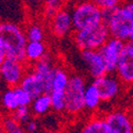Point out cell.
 <instances>
[{
	"instance_id": "cell-1",
	"label": "cell",
	"mask_w": 133,
	"mask_h": 133,
	"mask_svg": "<svg viewBox=\"0 0 133 133\" xmlns=\"http://www.w3.org/2000/svg\"><path fill=\"white\" fill-rule=\"evenodd\" d=\"M26 30L11 21L0 23V48L6 58L26 63V46L28 44Z\"/></svg>"
},
{
	"instance_id": "cell-2",
	"label": "cell",
	"mask_w": 133,
	"mask_h": 133,
	"mask_svg": "<svg viewBox=\"0 0 133 133\" xmlns=\"http://www.w3.org/2000/svg\"><path fill=\"white\" fill-rule=\"evenodd\" d=\"M133 20V6L130 1L119 6L103 11V23L107 25L110 35L120 41H129L130 24Z\"/></svg>"
},
{
	"instance_id": "cell-3",
	"label": "cell",
	"mask_w": 133,
	"mask_h": 133,
	"mask_svg": "<svg viewBox=\"0 0 133 133\" xmlns=\"http://www.w3.org/2000/svg\"><path fill=\"white\" fill-rule=\"evenodd\" d=\"M74 31L91 28L103 23V11L91 0H82L71 11Z\"/></svg>"
},
{
	"instance_id": "cell-4",
	"label": "cell",
	"mask_w": 133,
	"mask_h": 133,
	"mask_svg": "<svg viewBox=\"0 0 133 133\" xmlns=\"http://www.w3.org/2000/svg\"><path fill=\"white\" fill-rule=\"evenodd\" d=\"M110 37L109 29L104 23L91 28L77 30L72 34L75 45L80 50H100Z\"/></svg>"
},
{
	"instance_id": "cell-5",
	"label": "cell",
	"mask_w": 133,
	"mask_h": 133,
	"mask_svg": "<svg viewBox=\"0 0 133 133\" xmlns=\"http://www.w3.org/2000/svg\"><path fill=\"white\" fill-rule=\"evenodd\" d=\"M86 85V80L81 74L70 75L65 92V113L71 116H77L85 110L84 93Z\"/></svg>"
},
{
	"instance_id": "cell-6",
	"label": "cell",
	"mask_w": 133,
	"mask_h": 133,
	"mask_svg": "<svg viewBox=\"0 0 133 133\" xmlns=\"http://www.w3.org/2000/svg\"><path fill=\"white\" fill-rule=\"evenodd\" d=\"M70 74L64 66L57 65L53 76L50 97L52 102V110L58 113L65 112V92L67 88Z\"/></svg>"
},
{
	"instance_id": "cell-7",
	"label": "cell",
	"mask_w": 133,
	"mask_h": 133,
	"mask_svg": "<svg viewBox=\"0 0 133 133\" xmlns=\"http://www.w3.org/2000/svg\"><path fill=\"white\" fill-rule=\"evenodd\" d=\"M93 82L98 87L102 102H110L115 100L119 97L123 92V87L125 86L115 72H108L97 79H94Z\"/></svg>"
},
{
	"instance_id": "cell-8",
	"label": "cell",
	"mask_w": 133,
	"mask_h": 133,
	"mask_svg": "<svg viewBox=\"0 0 133 133\" xmlns=\"http://www.w3.org/2000/svg\"><path fill=\"white\" fill-rule=\"evenodd\" d=\"M26 72L27 66L25 62L15 59L5 58L0 66V79L10 87L18 86Z\"/></svg>"
},
{
	"instance_id": "cell-9",
	"label": "cell",
	"mask_w": 133,
	"mask_h": 133,
	"mask_svg": "<svg viewBox=\"0 0 133 133\" xmlns=\"http://www.w3.org/2000/svg\"><path fill=\"white\" fill-rule=\"evenodd\" d=\"M118 79L125 86L133 85V43L126 42L115 70Z\"/></svg>"
},
{
	"instance_id": "cell-10",
	"label": "cell",
	"mask_w": 133,
	"mask_h": 133,
	"mask_svg": "<svg viewBox=\"0 0 133 133\" xmlns=\"http://www.w3.org/2000/svg\"><path fill=\"white\" fill-rule=\"evenodd\" d=\"M80 58L86 71L93 79H97L108 74L107 64L100 50H81Z\"/></svg>"
},
{
	"instance_id": "cell-11",
	"label": "cell",
	"mask_w": 133,
	"mask_h": 133,
	"mask_svg": "<svg viewBox=\"0 0 133 133\" xmlns=\"http://www.w3.org/2000/svg\"><path fill=\"white\" fill-rule=\"evenodd\" d=\"M49 29L51 34L57 38L67 36L74 30L71 13L64 8L61 9L49 19Z\"/></svg>"
},
{
	"instance_id": "cell-12",
	"label": "cell",
	"mask_w": 133,
	"mask_h": 133,
	"mask_svg": "<svg viewBox=\"0 0 133 133\" xmlns=\"http://www.w3.org/2000/svg\"><path fill=\"white\" fill-rule=\"evenodd\" d=\"M125 43L126 42L124 41H120L118 38L111 36L105 42L104 45L100 48V52L107 64L108 72H115L120 54L125 47Z\"/></svg>"
},
{
	"instance_id": "cell-13",
	"label": "cell",
	"mask_w": 133,
	"mask_h": 133,
	"mask_svg": "<svg viewBox=\"0 0 133 133\" xmlns=\"http://www.w3.org/2000/svg\"><path fill=\"white\" fill-rule=\"evenodd\" d=\"M113 133H133V117L125 110H113L105 116Z\"/></svg>"
},
{
	"instance_id": "cell-14",
	"label": "cell",
	"mask_w": 133,
	"mask_h": 133,
	"mask_svg": "<svg viewBox=\"0 0 133 133\" xmlns=\"http://www.w3.org/2000/svg\"><path fill=\"white\" fill-rule=\"evenodd\" d=\"M55 67H57V65L54 64L53 59L49 53H47L39 61L33 63L31 66V69L42 79L44 85H45V93L49 94L51 91V85H52L53 76L55 72Z\"/></svg>"
},
{
	"instance_id": "cell-15",
	"label": "cell",
	"mask_w": 133,
	"mask_h": 133,
	"mask_svg": "<svg viewBox=\"0 0 133 133\" xmlns=\"http://www.w3.org/2000/svg\"><path fill=\"white\" fill-rule=\"evenodd\" d=\"M19 86L24 88L27 93H29L32 98H35L45 93V85H44L42 79L32 69L25 74Z\"/></svg>"
},
{
	"instance_id": "cell-16",
	"label": "cell",
	"mask_w": 133,
	"mask_h": 133,
	"mask_svg": "<svg viewBox=\"0 0 133 133\" xmlns=\"http://www.w3.org/2000/svg\"><path fill=\"white\" fill-rule=\"evenodd\" d=\"M80 133H113L104 116H94L86 120Z\"/></svg>"
},
{
	"instance_id": "cell-17",
	"label": "cell",
	"mask_w": 133,
	"mask_h": 133,
	"mask_svg": "<svg viewBox=\"0 0 133 133\" xmlns=\"http://www.w3.org/2000/svg\"><path fill=\"white\" fill-rule=\"evenodd\" d=\"M102 102V99L99 93L98 87L94 82L88 83L85 88V93H84V105L85 110L94 112L96 111L99 107H100Z\"/></svg>"
},
{
	"instance_id": "cell-18",
	"label": "cell",
	"mask_w": 133,
	"mask_h": 133,
	"mask_svg": "<svg viewBox=\"0 0 133 133\" xmlns=\"http://www.w3.org/2000/svg\"><path fill=\"white\" fill-rule=\"evenodd\" d=\"M47 53V46L45 45L44 41L28 42L26 46V62L33 64L43 59Z\"/></svg>"
},
{
	"instance_id": "cell-19",
	"label": "cell",
	"mask_w": 133,
	"mask_h": 133,
	"mask_svg": "<svg viewBox=\"0 0 133 133\" xmlns=\"http://www.w3.org/2000/svg\"><path fill=\"white\" fill-rule=\"evenodd\" d=\"M30 108L32 111V114L34 116H45L50 110H52L50 94L44 93L35 98H33Z\"/></svg>"
},
{
	"instance_id": "cell-20",
	"label": "cell",
	"mask_w": 133,
	"mask_h": 133,
	"mask_svg": "<svg viewBox=\"0 0 133 133\" xmlns=\"http://www.w3.org/2000/svg\"><path fill=\"white\" fill-rule=\"evenodd\" d=\"M0 103L6 112L10 113H13L18 107H20L15 87H10L2 93L0 97Z\"/></svg>"
},
{
	"instance_id": "cell-21",
	"label": "cell",
	"mask_w": 133,
	"mask_h": 133,
	"mask_svg": "<svg viewBox=\"0 0 133 133\" xmlns=\"http://www.w3.org/2000/svg\"><path fill=\"white\" fill-rule=\"evenodd\" d=\"M2 127L4 133H27L25 126L17 121L12 115H8L2 118Z\"/></svg>"
},
{
	"instance_id": "cell-22",
	"label": "cell",
	"mask_w": 133,
	"mask_h": 133,
	"mask_svg": "<svg viewBox=\"0 0 133 133\" xmlns=\"http://www.w3.org/2000/svg\"><path fill=\"white\" fill-rule=\"evenodd\" d=\"M26 34L29 42H41L45 38V30L39 23H32L27 27Z\"/></svg>"
},
{
	"instance_id": "cell-23",
	"label": "cell",
	"mask_w": 133,
	"mask_h": 133,
	"mask_svg": "<svg viewBox=\"0 0 133 133\" xmlns=\"http://www.w3.org/2000/svg\"><path fill=\"white\" fill-rule=\"evenodd\" d=\"M63 9V2L58 1V0H45L43 5V14L48 20L59 11Z\"/></svg>"
},
{
	"instance_id": "cell-24",
	"label": "cell",
	"mask_w": 133,
	"mask_h": 133,
	"mask_svg": "<svg viewBox=\"0 0 133 133\" xmlns=\"http://www.w3.org/2000/svg\"><path fill=\"white\" fill-rule=\"evenodd\" d=\"M32 115L33 114H32L31 108L28 105H20L12 113V116L23 125L28 123V121L32 118Z\"/></svg>"
},
{
	"instance_id": "cell-25",
	"label": "cell",
	"mask_w": 133,
	"mask_h": 133,
	"mask_svg": "<svg viewBox=\"0 0 133 133\" xmlns=\"http://www.w3.org/2000/svg\"><path fill=\"white\" fill-rule=\"evenodd\" d=\"M91 1L94 2L102 11H105V10H111V9H115L119 6L120 4H123L124 0H91Z\"/></svg>"
},
{
	"instance_id": "cell-26",
	"label": "cell",
	"mask_w": 133,
	"mask_h": 133,
	"mask_svg": "<svg viewBox=\"0 0 133 133\" xmlns=\"http://www.w3.org/2000/svg\"><path fill=\"white\" fill-rule=\"evenodd\" d=\"M23 2L32 12H38L42 11L45 0H23Z\"/></svg>"
},
{
	"instance_id": "cell-27",
	"label": "cell",
	"mask_w": 133,
	"mask_h": 133,
	"mask_svg": "<svg viewBox=\"0 0 133 133\" xmlns=\"http://www.w3.org/2000/svg\"><path fill=\"white\" fill-rule=\"evenodd\" d=\"M24 126H25L27 133H39V124L36 119L31 118Z\"/></svg>"
},
{
	"instance_id": "cell-28",
	"label": "cell",
	"mask_w": 133,
	"mask_h": 133,
	"mask_svg": "<svg viewBox=\"0 0 133 133\" xmlns=\"http://www.w3.org/2000/svg\"><path fill=\"white\" fill-rule=\"evenodd\" d=\"M129 42L133 43V20L130 24V32H129Z\"/></svg>"
},
{
	"instance_id": "cell-29",
	"label": "cell",
	"mask_w": 133,
	"mask_h": 133,
	"mask_svg": "<svg viewBox=\"0 0 133 133\" xmlns=\"http://www.w3.org/2000/svg\"><path fill=\"white\" fill-rule=\"evenodd\" d=\"M5 54H4V52L2 51V49L0 48V66H1V64L3 63V61L5 60Z\"/></svg>"
},
{
	"instance_id": "cell-30",
	"label": "cell",
	"mask_w": 133,
	"mask_h": 133,
	"mask_svg": "<svg viewBox=\"0 0 133 133\" xmlns=\"http://www.w3.org/2000/svg\"><path fill=\"white\" fill-rule=\"evenodd\" d=\"M39 133H60L58 131H54V130H45V131H42Z\"/></svg>"
},
{
	"instance_id": "cell-31",
	"label": "cell",
	"mask_w": 133,
	"mask_h": 133,
	"mask_svg": "<svg viewBox=\"0 0 133 133\" xmlns=\"http://www.w3.org/2000/svg\"><path fill=\"white\" fill-rule=\"evenodd\" d=\"M0 133H4V130H3L2 124H0Z\"/></svg>"
},
{
	"instance_id": "cell-32",
	"label": "cell",
	"mask_w": 133,
	"mask_h": 133,
	"mask_svg": "<svg viewBox=\"0 0 133 133\" xmlns=\"http://www.w3.org/2000/svg\"><path fill=\"white\" fill-rule=\"evenodd\" d=\"M130 2H131V4H132V6H133V0H131V1H130Z\"/></svg>"
},
{
	"instance_id": "cell-33",
	"label": "cell",
	"mask_w": 133,
	"mask_h": 133,
	"mask_svg": "<svg viewBox=\"0 0 133 133\" xmlns=\"http://www.w3.org/2000/svg\"><path fill=\"white\" fill-rule=\"evenodd\" d=\"M58 1H62V2H63V1H64V0H58Z\"/></svg>"
},
{
	"instance_id": "cell-34",
	"label": "cell",
	"mask_w": 133,
	"mask_h": 133,
	"mask_svg": "<svg viewBox=\"0 0 133 133\" xmlns=\"http://www.w3.org/2000/svg\"><path fill=\"white\" fill-rule=\"evenodd\" d=\"M130 1H131V0H130Z\"/></svg>"
}]
</instances>
